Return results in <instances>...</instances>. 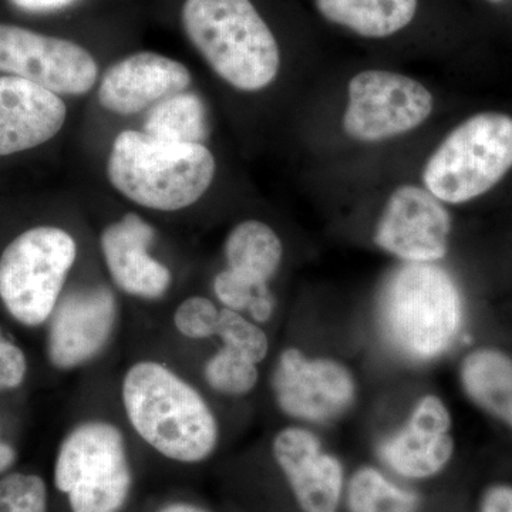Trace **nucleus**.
Returning <instances> with one entry per match:
<instances>
[{"label": "nucleus", "instance_id": "nucleus-28", "mask_svg": "<svg viewBox=\"0 0 512 512\" xmlns=\"http://www.w3.org/2000/svg\"><path fill=\"white\" fill-rule=\"evenodd\" d=\"M28 373V360L23 350L10 342L0 328V392L19 387Z\"/></svg>", "mask_w": 512, "mask_h": 512}, {"label": "nucleus", "instance_id": "nucleus-15", "mask_svg": "<svg viewBox=\"0 0 512 512\" xmlns=\"http://www.w3.org/2000/svg\"><path fill=\"white\" fill-rule=\"evenodd\" d=\"M191 79L184 63L143 50L111 64L101 77L97 99L110 113L133 116L167 97L185 92Z\"/></svg>", "mask_w": 512, "mask_h": 512}, {"label": "nucleus", "instance_id": "nucleus-4", "mask_svg": "<svg viewBox=\"0 0 512 512\" xmlns=\"http://www.w3.org/2000/svg\"><path fill=\"white\" fill-rule=\"evenodd\" d=\"M217 173L204 144L175 143L144 131H121L111 146L107 177L127 200L153 211L185 210L204 197Z\"/></svg>", "mask_w": 512, "mask_h": 512}, {"label": "nucleus", "instance_id": "nucleus-33", "mask_svg": "<svg viewBox=\"0 0 512 512\" xmlns=\"http://www.w3.org/2000/svg\"><path fill=\"white\" fill-rule=\"evenodd\" d=\"M485 2H488V3H501V2H504V0H485Z\"/></svg>", "mask_w": 512, "mask_h": 512}, {"label": "nucleus", "instance_id": "nucleus-18", "mask_svg": "<svg viewBox=\"0 0 512 512\" xmlns=\"http://www.w3.org/2000/svg\"><path fill=\"white\" fill-rule=\"evenodd\" d=\"M323 22L359 39L382 40L409 32L420 19L423 0H311Z\"/></svg>", "mask_w": 512, "mask_h": 512}, {"label": "nucleus", "instance_id": "nucleus-8", "mask_svg": "<svg viewBox=\"0 0 512 512\" xmlns=\"http://www.w3.org/2000/svg\"><path fill=\"white\" fill-rule=\"evenodd\" d=\"M276 406L303 426H330L355 407L359 383L353 370L333 356L282 350L272 373Z\"/></svg>", "mask_w": 512, "mask_h": 512}, {"label": "nucleus", "instance_id": "nucleus-13", "mask_svg": "<svg viewBox=\"0 0 512 512\" xmlns=\"http://www.w3.org/2000/svg\"><path fill=\"white\" fill-rule=\"evenodd\" d=\"M272 457L302 512H340L345 464L309 426L291 424L275 434Z\"/></svg>", "mask_w": 512, "mask_h": 512}, {"label": "nucleus", "instance_id": "nucleus-26", "mask_svg": "<svg viewBox=\"0 0 512 512\" xmlns=\"http://www.w3.org/2000/svg\"><path fill=\"white\" fill-rule=\"evenodd\" d=\"M221 309L211 299L191 296L180 303L174 313V325L188 339H208L217 336Z\"/></svg>", "mask_w": 512, "mask_h": 512}, {"label": "nucleus", "instance_id": "nucleus-17", "mask_svg": "<svg viewBox=\"0 0 512 512\" xmlns=\"http://www.w3.org/2000/svg\"><path fill=\"white\" fill-rule=\"evenodd\" d=\"M154 239L156 229L134 212L113 222L101 234V252L111 279L128 295L158 299L170 289V269L148 254Z\"/></svg>", "mask_w": 512, "mask_h": 512}, {"label": "nucleus", "instance_id": "nucleus-10", "mask_svg": "<svg viewBox=\"0 0 512 512\" xmlns=\"http://www.w3.org/2000/svg\"><path fill=\"white\" fill-rule=\"evenodd\" d=\"M0 72L59 96H84L99 80V64L82 43L0 22Z\"/></svg>", "mask_w": 512, "mask_h": 512}, {"label": "nucleus", "instance_id": "nucleus-32", "mask_svg": "<svg viewBox=\"0 0 512 512\" xmlns=\"http://www.w3.org/2000/svg\"><path fill=\"white\" fill-rule=\"evenodd\" d=\"M157 512H210L204 510V508L198 507V505L188 503H173L165 505L160 508Z\"/></svg>", "mask_w": 512, "mask_h": 512}, {"label": "nucleus", "instance_id": "nucleus-2", "mask_svg": "<svg viewBox=\"0 0 512 512\" xmlns=\"http://www.w3.org/2000/svg\"><path fill=\"white\" fill-rule=\"evenodd\" d=\"M121 399L131 427L161 456L195 464L217 450L220 427L211 407L163 363L144 360L131 366Z\"/></svg>", "mask_w": 512, "mask_h": 512}, {"label": "nucleus", "instance_id": "nucleus-21", "mask_svg": "<svg viewBox=\"0 0 512 512\" xmlns=\"http://www.w3.org/2000/svg\"><path fill=\"white\" fill-rule=\"evenodd\" d=\"M346 512H419L421 497L379 466H360L348 477Z\"/></svg>", "mask_w": 512, "mask_h": 512}, {"label": "nucleus", "instance_id": "nucleus-5", "mask_svg": "<svg viewBox=\"0 0 512 512\" xmlns=\"http://www.w3.org/2000/svg\"><path fill=\"white\" fill-rule=\"evenodd\" d=\"M512 168V117L480 113L454 128L424 165V188L444 204L476 200Z\"/></svg>", "mask_w": 512, "mask_h": 512}, {"label": "nucleus", "instance_id": "nucleus-23", "mask_svg": "<svg viewBox=\"0 0 512 512\" xmlns=\"http://www.w3.org/2000/svg\"><path fill=\"white\" fill-rule=\"evenodd\" d=\"M204 379L217 393L242 397L254 392L259 382V369L255 363L222 348L205 363Z\"/></svg>", "mask_w": 512, "mask_h": 512}, {"label": "nucleus", "instance_id": "nucleus-22", "mask_svg": "<svg viewBox=\"0 0 512 512\" xmlns=\"http://www.w3.org/2000/svg\"><path fill=\"white\" fill-rule=\"evenodd\" d=\"M144 133L175 141V143H202L208 134L207 111L195 93L181 92L161 100L151 107Z\"/></svg>", "mask_w": 512, "mask_h": 512}, {"label": "nucleus", "instance_id": "nucleus-7", "mask_svg": "<svg viewBox=\"0 0 512 512\" xmlns=\"http://www.w3.org/2000/svg\"><path fill=\"white\" fill-rule=\"evenodd\" d=\"M77 258V244L59 227H36L13 239L0 256V299L25 326L50 319Z\"/></svg>", "mask_w": 512, "mask_h": 512}, {"label": "nucleus", "instance_id": "nucleus-25", "mask_svg": "<svg viewBox=\"0 0 512 512\" xmlns=\"http://www.w3.org/2000/svg\"><path fill=\"white\" fill-rule=\"evenodd\" d=\"M0 512H47V487L35 474L0 478Z\"/></svg>", "mask_w": 512, "mask_h": 512}, {"label": "nucleus", "instance_id": "nucleus-11", "mask_svg": "<svg viewBox=\"0 0 512 512\" xmlns=\"http://www.w3.org/2000/svg\"><path fill=\"white\" fill-rule=\"evenodd\" d=\"M450 407L436 393L417 397L406 419L376 446L380 466L402 483H423L446 471L456 454Z\"/></svg>", "mask_w": 512, "mask_h": 512}, {"label": "nucleus", "instance_id": "nucleus-27", "mask_svg": "<svg viewBox=\"0 0 512 512\" xmlns=\"http://www.w3.org/2000/svg\"><path fill=\"white\" fill-rule=\"evenodd\" d=\"M269 288V284H255L244 276L224 269L220 274L215 275L214 289L215 298L229 311L248 313L255 299Z\"/></svg>", "mask_w": 512, "mask_h": 512}, {"label": "nucleus", "instance_id": "nucleus-1", "mask_svg": "<svg viewBox=\"0 0 512 512\" xmlns=\"http://www.w3.org/2000/svg\"><path fill=\"white\" fill-rule=\"evenodd\" d=\"M464 315L460 286L440 264H399L377 293L380 336L410 365L443 359L460 339Z\"/></svg>", "mask_w": 512, "mask_h": 512}, {"label": "nucleus", "instance_id": "nucleus-31", "mask_svg": "<svg viewBox=\"0 0 512 512\" xmlns=\"http://www.w3.org/2000/svg\"><path fill=\"white\" fill-rule=\"evenodd\" d=\"M16 460V451L10 444L0 440V473L12 467Z\"/></svg>", "mask_w": 512, "mask_h": 512}, {"label": "nucleus", "instance_id": "nucleus-3", "mask_svg": "<svg viewBox=\"0 0 512 512\" xmlns=\"http://www.w3.org/2000/svg\"><path fill=\"white\" fill-rule=\"evenodd\" d=\"M180 25L212 72L241 92L275 82L282 47L255 0H183Z\"/></svg>", "mask_w": 512, "mask_h": 512}, {"label": "nucleus", "instance_id": "nucleus-12", "mask_svg": "<svg viewBox=\"0 0 512 512\" xmlns=\"http://www.w3.org/2000/svg\"><path fill=\"white\" fill-rule=\"evenodd\" d=\"M451 229L444 202L426 188L406 184L384 205L373 242L400 264H439L447 256Z\"/></svg>", "mask_w": 512, "mask_h": 512}, {"label": "nucleus", "instance_id": "nucleus-16", "mask_svg": "<svg viewBox=\"0 0 512 512\" xmlns=\"http://www.w3.org/2000/svg\"><path fill=\"white\" fill-rule=\"evenodd\" d=\"M67 107L59 94L18 76H0V157L46 144L62 131Z\"/></svg>", "mask_w": 512, "mask_h": 512}, {"label": "nucleus", "instance_id": "nucleus-20", "mask_svg": "<svg viewBox=\"0 0 512 512\" xmlns=\"http://www.w3.org/2000/svg\"><path fill=\"white\" fill-rule=\"evenodd\" d=\"M224 254L229 271L255 284H269L281 268L284 244L275 229L265 222L247 220L229 232Z\"/></svg>", "mask_w": 512, "mask_h": 512}, {"label": "nucleus", "instance_id": "nucleus-24", "mask_svg": "<svg viewBox=\"0 0 512 512\" xmlns=\"http://www.w3.org/2000/svg\"><path fill=\"white\" fill-rule=\"evenodd\" d=\"M217 336L222 340V348L237 353L255 365L264 362L268 356V335L259 323L247 318L244 313L222 308Z\"/></svg>", "mask_w": 512, "mask_h": 512}, {"label": "nucleus", "instance_id": "nucleus-19", "mask_svg": "<svg viewBox=\"0 0 512 512\" xmlns=\"http://www.w3.org/2000/svg\"><path fill=\"white\" fill-rule=\"evenodd\" d=\"M458 383L468 400L512 430V356L481 346L467 352L458 365Z\"/></svg>", "mask_w": 512, "mask_h": 512}, {"label": "nucleus", "instance_id": "nucleus-30", "mask_svg": "<svg viewBox=\"0 0 512 512\" xmlns=\"http://www.w3.org/2000/svg\"><path fill=\"white\" fill-rule=\"evenodd\" d=\"M478 512H512V485L498 483L485 488Z\"/></svg>", "mask_w": 512, "mask_h": 512}, {"label": "nucleus", "instance_id": "nucleus-29", "mask_svg": "<svg viewBox=\"0 0 512 512\" xmlns=\"http://www.w3.org/2000/svg\"><path fill=\"white\" fill-rule=\"evenodd\" d=\"M84 0H8L10 6L29 15H53L82 5Z\"/></svg>", "mask_w": 512, "mask_h": 512}, {"label": "nucleus", "instance_id": "nucleus-6", "mask_svg": "<svg viewBox=\"0 0 512 512\" xmlns=\"http://www.w3.org/2000/svg\"><path fill=\"white\" fill-rule=\"evenodd\" d=\"M53 478L72 512H121L133 485L123 434L106 421L80 424L63 440Z\"/></svg>", "mask_w": 512, "mask_h": 512}, {"label": "nucleus", "instance_id": "nucleus-14", "mask_svg": "<svg viewBox=\"0 0 512 512\" xmlns=\"http://www.w3.org/2000/svg\"><path fill=\"white\" fill-rule=\"evenodd\" d=\"M116 316V298L104 286L64 296L50 316L47 355L52 365L70 370L94 359L109 342Z\"/></svg>", "mask_w": 512, "mask_h": 512}, {"label": "nucleus", "instance_id": "nucleus-9", "mask_svg": "<svg viewBox=\"0 0 512 512\" xmlns=\"http://www.w3.org/2000/svg\"><path fill=\"white\" fill-rule=\"evenodd\" d=\"M433 109V94L412 77L363 70L349 82L343 131L360 143H382L416 130Z\"/></svg>", "mask_w": 512, "mask_h": 512}]
</instances>
